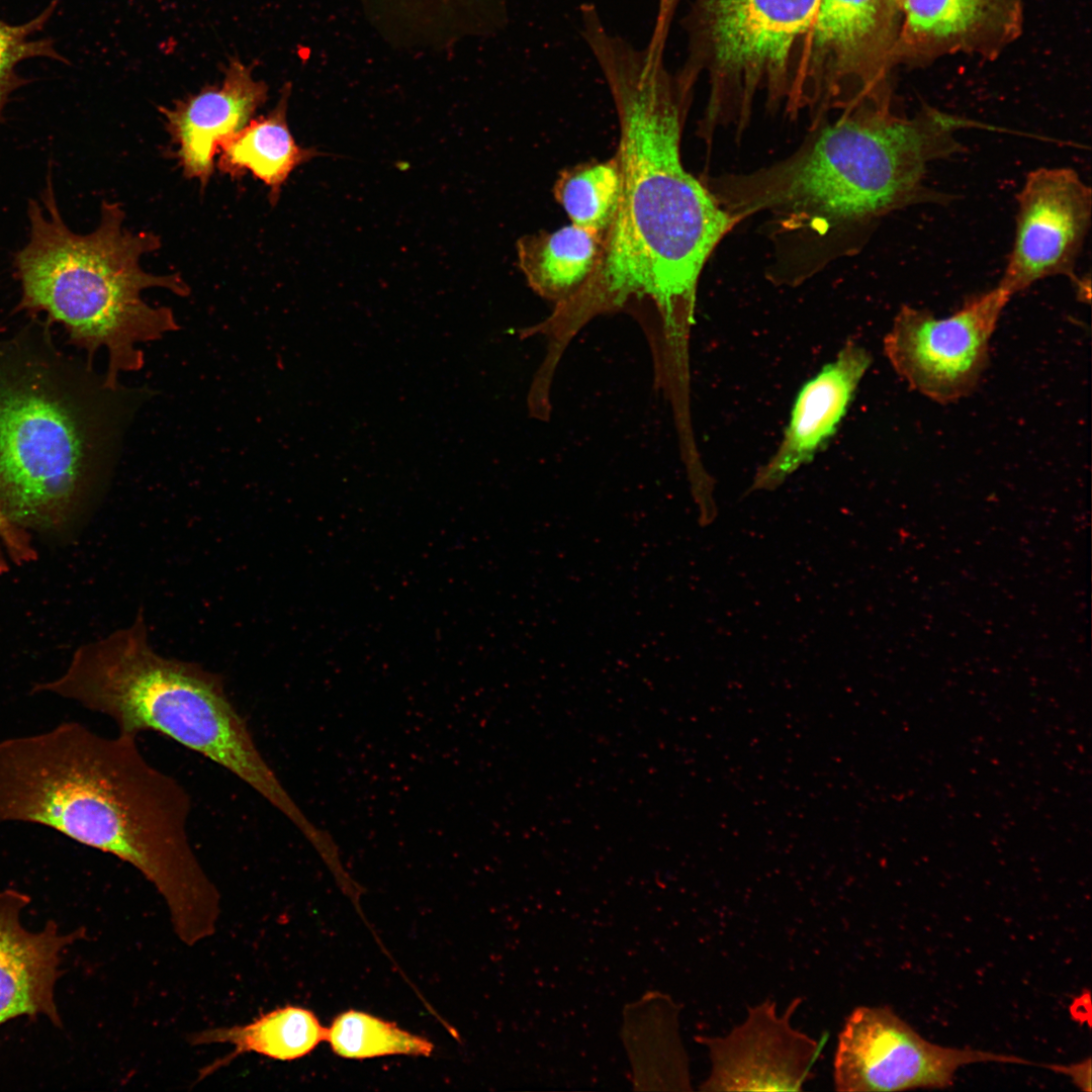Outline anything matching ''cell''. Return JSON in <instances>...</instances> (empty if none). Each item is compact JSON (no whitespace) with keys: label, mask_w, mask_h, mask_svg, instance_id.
Instances as JSON below:
<instances>
[{"label":"cell","mask_w":1092,"mask_h":1092,"mask_svg":"<svg viewBox=\"0 0 1092 1092\" xmlns=\"http://www.w3.org/2000/svg\"><path fill=\"white\" fill-rule=\"evenodd\" d=\"M796 997L778 1013L770 999L751 1006L746 1019L723 1036H698L711 1070L703 1091H800L813 1077L821 1042L792 1025Z\"/></svg>","instance_id":"cell-12"},{"label":"cell","mask_w":1092,"mask_h":1092,"mask_svg":"<svg viewBox=\"0 0 1092 1092\" xmlns=\"http://www.w3.org/2000/svg\"><path fill=\"white\" fill-rule=\"evenodd\" d=\"M267 99V84L253 77L251 67L232 59L220 86L203 88L173 108L160 107L184 175L198 179L204 188L221 143L243 128Z\"/></svg>","instance_id":"cell-15"},{"label":"cell","mask_w":1092,"mask_h":1092,"mask_svg":"<svg viewBox=\"0 0 1092 1092\" xmlns=\"http://www.w3.org/2000/svg\"><path fill=\"white\" fill-rule=\"evenodd\" d=\"M819 0H694L684 19L682 74L708 77L703 128L744 126L755 96L792 103Z\"/></svg>","instance_id":"cell-7"},{"label":"cell","mask_w":1092,"mask_h":1092,"mask_svg":"<svg viewBox=\"0 0 1092 1092\" xmlns=\"http://www.w3.org/2000/svg\"><path fill=\"white\" fill-rule=\"evenodd\" d=\"M1091 217V188L1075 170L1029 172L1017 195L1014 241L997 287L1011 297L1048 277L1073 276Z\"/></svg>","instance_id":"cell-11"},{"label":"cell","mask_w":1092,"mask_h":1092,"mask_svg":"<svg viewBox=\"0 0 1092 1092\" xmlns=\"http://www.w3.org/2000/svg\"><path fill=\"white\" fill-rule=\"evenodd\" d=\"M136 395L60 348L31 316L0 338V505L16 526L64 527L107 472Z\"/></svg>","instance_id":"cell-3"},{"label":"cell","mask_w":1092,"mask_h":1092,"mask_svg":"<svg viewBox=\"0 0 1092 1092\" xmlns=\"http://www.w3.org/2000/svg\"><path fill=\"white\" fill-rule=\"evenodd\" d=\"M327 1028L310 1010L286 1005L262 1013L251 1022L232 1026L209 1027L187 1036L189 1044H229L231 1053L202 1068L197 1081L230 1065L246 1054H257L275 1061H294L311 1053L326 1041Z\"/></svg>","instance_id":"cell-17"},{"label":"cell","mask_w":1092,"mask_h":1092,"mask_svg":"<svg viewBox=\"0 0 1092 1092\" xmlns=\"http://www.w3.org/2000/svg\"><path fill=\"white\" fill-rule=\"evenodd\" d=\"M590 53L619 120L621 195L597 269L558 311L575 327L647 297L671 334L686 337L701 272L739 223L681 161L694 83L670 73L663 54L638 49L617 33L600 36Z\"/></svg>","instance_id":"cell-1"},{"label":"cell","mask_w":1092,"mask_h":1092,"mask_svg":"<svg viewBox=\"0 0 1092 1092\" xmlns=\"http://www.w3.org/2000/svg\"><path fill=\"white\" fill-rule=\"evenodd\" d=\"M871 363L866 348L848 342L802 386L779 448L758 468L747 492L775 490L814 459L837 431Z\"/></svg>","instance_id":"cell-14"},{"label":"cell","mask_w":1092,"mask_h":1092,"mask_svg":"<svg viewBox=\"0 0 1092 1092\" xmlns=\"http://www.w3.org/2000/svg\"><path fill=\"white\" fill-rule=\"evenodd\" d=\"M191 798L136 737L63 722L0 740V824L30 823L134 868L164 899L184 944L211 937L220 894L188 832Z\"/></svg>","instance_id":"cell-2"},{"label":"cell","mask_w":1092,"mask_h":1092,"mask_svg":"<svg viewBox=\"0 0 1092 1092\" xmlns=\"http://www.w3.org/2000/svg\"><path fill=\"white\" fill-rule=\"evenodd\" d=\"M553 194L571 223L605 237L621 195L617 157L583 162L562 170L554 183Z\"/></svg>","instance_id":"cell-20"},{"label":"cell","mask_w":1092,"mask_h":1092,"mask_svg":"<svg viewBox=\"0 0 1092 1092\" xmlns=\"http://www.w3.org/2000/svg\"><path fill=\"white\" fill-rule=\"evenodd\" d=\"M35 694L72 701L110 719L117 733L165 735L213 761L283 814L308 841L321 828L302 812L260 751L223 678L200 664L159 654L144 616L78 647L65 670Z\"/></svg>","instance_id":"cell-6"},{"label":"cell","mask_w":1092,"mask_h":1092,"mask_svg":"<svg viewBox=\"0 0 1092 1092\" xmlns=\"http://www.w3.org/2000/svg\"><path fill=\"white\" fill-rule=\"evenodd\" d=\"M29 902L18 890L0 891V1026L20 1016L40 1015L61 1027L55 987L62 954L85 930L65 933L55 921L39 931L26 929L20 914Z\"/></svg>","instance_id":"cell-13"},{"label":"cell","mask_w":1092,"mask_h":1092,"mask_svg":"<svg viewBox=\"0 0 1092 1092\" xmlns=\"http://www.w3.org/2000/svg\"><path fill=\"white\" fill-rule=\"evenodd\" d=\"M1009 299L996 286L945 317L905 305L884 339V353L913 390L940 404L957 402L978 388L989 364L992 336Z\"/></svg>","instance_id":"cell-8"},{"label":"cell","mask_w":1092,"mask_h":1092,"mask_svg":"<svg viewBox=\"0 0 1092 1092\" xmlns=\"http://www.w3.org/2000/svg\"><path fill=\"white\" fill-rule=\"evenodd\" d=\"M989 1062L1034 1065L1012 1055L936 1044L889 1007L858 1006L838 1034L833 1084L840 1092L941 1089L952 1085L962 1067Z\"/></svg>","instance_id":"cell-10"},{"label":"cell","mask_w":1092,"mask_h":1092,"mask_svg":"<svg viewBox=\"0 0 1092 1092\" xmlns=\"http://www.w3.org/2000/svg\"><path fill=\"white\" fill-rule=\"evenodd\" d=\"M1064 1075L1070 1077L1072 1081L1082 1090H1091V1061L1087 1059L1081 1063L1065 1066Z\"/></svg>","instance_id":"cell-25"},{"label":"cell","mask_w":1092,"mask_h":1092,"mask_svg":"<svg viewBox=\"0 0 1092 1092\" xmlns=\"http://www.w3.org/2000/svg\"><path fill=\"white\" fill-rule=\"evenodd\" d=\"M57 4L58 0H54L41 14L20 25H10L0 20V119L11 93L28 82L17 74L18 63L35 57L66 62V59L55 50L52 39L29 38L46 25Z\"/></svg>","instance_id":"cell-22"},{"label":"cell","mask_w":1092,"mask_h":1092,"mask_svg":"<svg viewBox=\"0 0 1092 1092\" xmlns=\"http://www.w3.org/2000/svg\"><path fill=\"white\" fill-rule=\"evenodd\" d=\"M898 0H819L789 112L888 105L878 88ZM817 114V116H818Z\"/></svg>","instance_id":"cell-9"},{"label":"cell","mask_w":1092,"mask_h":1092,"mask_svg":"<svg viewBox=\"0 0 1092 1092\" xmlns=\"http://www.w3.org/2000/svg\"><path fill=\"white\" fill-rule=\"evenodd\" d=\"M326 1041L339 1057L356 1060L392 1055L428 1057L434 1050L427 1038L356 1010L343 1012L333 1020Z\"/></svg>","instance_id":"cell-21"},{"label":"cell","mask_w":1092,"mask_h":1092,"mask_svg":"<svg viewBox=\"0 0 1092 1092\" xmlns=\"http://www.w3.org/2000/svg\"><path fill=\"white\" fill-rule=\"evenodd\" d=\"M680 0H658L654 28L647 47L654 51H665L667 35L674 12Z\"/></svg>","instance_id":"cell-24"},{"label":"cell","mask_w":1092,"mask_h":1092,"mask_svg":"<svg viewBox=\"0 0 1092 1092\" xmlns=\"http://www.w3.org/2000/svg\"><path fill=\"white\" fill-rule=\"evenodd\" d=\"M36 558L31 533L13 524L0 505V575L7 572L11 564L22 566Z\"/></svg>","instance_id":"cell-23"},{"label":"cell","mask_w":1092,"mask_h":1092,"mask_svg":"<svg viewBox=\"0 0 1092 1092\" xmlns=\"http://www.w3.org/2000/svg\"><path fill=\"white\" fill-rule=\"evenodd\" d=\"M291 84L285 83L276 106L267 115L251 119L219 146L218 169L233 178L248 171L269 187L275 205L282 186L299 166L323 156L314 147L299 146L287 123Z\"/></svg>","instance_id":"cell-16"},{"label":"cell","mask_w":1092,"mask_h":1092,"mask_svg":"<svg viewBox=\"0 0 1092 1092\" xmlns=\"http://www.w3.org/2000/svg\"><path fill=\"white\" fill-rule=\"evenodd\" d=\"M969 120L923 110L914 117L889 106L844 110L784 161L710 187L739 222L769 211L809 222L870 225L893 211L946 201L925 184L930 163L963 152L957 132Z\"/></svg>","instance_id":"cell-4"},{"label":"cell","mask_w":1092,"mask_h":1092,"mask_svg":"<svg viewBox=\"0 0 1092 1092\" xmlns=\"http://www.w3.org/2000/svg\"><path fill=\"white\" fill-rule=\"evenodd\" d=\"M603 245V236L570 223L521 237L518 263L531 288L558 304L573 296L594 274Z\"/></svg>","instance_id":"cell-18"},{"label":"cell","mask_w":1092,"mask_h":1092,"mask_svg":"<svg viewBox=\"0 0 1092 1092\" xmlns=\"http://www.w3.org/2000/svg\"><path fill=\"white\" fill-rule=\"evenodd\" d=\"M904 42L926 47L961 44L1002 24L1012 0H898Z\"/></svg>","instance_id":"cell-19"},{"label":"cell","mask_w":1092,"mask_h":1092,"mask_svg":"<svg viewBox=\"0 0 1092 1092\" xmlns=\"http://www.w3.org/2000/svg\"><path fill=\"white\" fill-rule=\"evenodd\" d=\"M40 201L28 202L29 239L14 257L21 287L15 310L61 325L69 343L90 361L105 349V379L116 386L121 372L144 366L141 344L179 329L173 310L149 304L143 291L157 287L187 296L190 288L178 274L142 268V256L158 250L160 238L125 230L119 203L103 202L98 226L80 235L60 213L51 171Z\"/></svg>","instance_id":"cell-5"}]
</instances>
